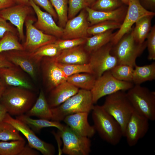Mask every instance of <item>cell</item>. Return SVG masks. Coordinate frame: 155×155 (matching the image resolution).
I'll use <instances>...</instances> for the list:
<instances>
[{
	"instance_id": "40",
	"label": "cell",
	"mask_w": 155,
	"mask_h": 155,
	"mask_svg": "<svg viewBox=\"0 0 155 155\" xmlns=\"http://www.w3.org/2000/svg\"><path fill=\"white\" fill-rule=\"evenodd\" d=\"M86 38H80L68 39L57 40L54 43L61 51L84 44Z\"/></svg>"
},
{
	"instance_id": "5",
	"label": "cell",
	"mask_w": 155,
	"mask_h": 155,
	"mask_svg": "<svg viewBox=\"0 0 155 155\" xmlns=\"http://www.w3.org/2000/svg\"><path fill=\"white\" fill-rule=\"evenodd\" d=\"M102 106L119 124L124 136L127 123L134 111L126 92L120 91L106 96Z\"/></svg>"
},
{
	"instance_id": "42",
	"label": "cell",
	"mask_w": 155,
	"mask_h": 155,
	"mask_svg": "<svg viewBox=\"0 0 155 155\" xmlns=\"http://www.w3.org/2000/svg\"><path fill=\"white\" fill-rule=\"evenodd\" d=\"M37 5L40 6L49 13L55 20L58 19L56 13L49 0H32Z\"/></svg>"
},
{
	"instance_id": "35",
	"label": "cell",
	"mask_w": 155,
	"mask_h": 155,
	"mask_svg": "<svg viewBox=\"0 0 155 155\" xmlns=\"http://www.w3.org/2000/svg\"><path fill=\"white\" fill-rule=\"evenodd\" d=\"M134 68L126 65L118 64L110 71L112 75L116 79L132 82Z\"/></svg>"
},
{
	"instance_id": "4",
	"label": "cell",
	"mask_w": 155,
	"mask_h": 155,
	"mask_svg": "<svg viewBox=\"0 0 155 155\" xmlns=\"http://www.w3.org/2000/svg\"><path fill=\"white\" fill-rule=\"evenodd\" d=\"M132 29L113 46L111 53L116 58L118 64L126 65L134 67L137 58L147 47V42L146 40L142 43L137 42L134 38Z\"/></svg>"
},
{
	"instance_id": "16",
	"label": "cell",
	"mask_w": 155,
	"mask_h": 155,
	"mask_svg": "<svg viewBox=\"0 0 155 155\" xmlns=\"http://www.w3.org/2000/svg\"><path fill=\"white\" fill-rule=\"evenodd\" d=\"M41 62L43 78L48 91H50L67 81V77L53 58L44 57Z\"/></svg>"
},
{
	"instance_id": "31",
	"label": "cell",
	"mask_w": 155,
	"mask_h": 155,
	"mask_svg": "<svg viewBox=\"0 0 155 155\" xmlns=\"http://www.w3.org/2000/svg\"><path fill=\"white\" fill-rule=\"evenodd\" d=\"M22 140H13L10 142H0V155H18L25 145Z\"/></svg>"
},
{
	"instance_id": "20",
	"label": "cell",
	"mask_w": 155,
	"mask_h": 155,
	"mask_svg": "<svg viewBox=\"0 0 155 155\" xmlns=\"http://www.w3.org/2000/svg\"><path fill=\"white\" fill-rule=\"evenodd\" d=\"M89 113L79 112L66 116L63 121L70 128L82 136L90 138L94 135L96 130L88 121Z\"/></svg>"
},
{
	"instance_id": "13",
	"label": "cell",
	"mask_w": 155,
	"mask_h": 155,
	"mask_svg": "<svg viewBox=\"0 0 155 155\" xmlns=\"http://www.w3.org/2000/svg\"><path fill=\"white\" fill-rule=\"evenodd\" d=\"M5 52L4 54L9 62L25 72L33 80H36L41 61L33 57L30 53L24 50Z\"/></svg>"
},
{
	"instance_id": "2",
	"label": "cell",
	"mask_w": 155,
	"mask_h": 155,
	"mask_svg": "<svg viewBox=\"0 0 155 155\" xmlns=\"http://www.w3.org/2000/svg\"><path fill=\"white\" fill-rule=\"evenodd\" d=\"M92 111L93 126L96 131L107 143L113 145L117 144L123 136L119 123L102 106H94Z\"/></svg>"
},
{
	"instance_id": "17",
	"label": "cell",
	"mask_w": 155,
	"mask_h": 155,
	"mask_svg": "<svg viewBox=\"0 0 155 155\" xmlns=\"http://www.w3.org/2000/svg\"><path fill=\"white\" fill-rule=\"evenodd\" d=\"M30 6L36 14L37 20L34 26L43 32L57 38L61 37L63 28L58 26L53 16L49 13L42 10L32 0H29Z\"/></svg>"
},
{
	"instance_id": "8",
	"label": "cell",
	"mask_w": 155,
	"mask_h": 155,
	"mask_svg": "<svg viewBox=\"0 0 155 155\" xmlns=\"http://www.w3.org/2000/svg\"><path fill=\"white\" fill-rule=\"evenodd\" d=\"M63 143L62 151L68 155H88L91 152V142L88 137L78 134L67 125L59 130Z\"/></svg>"
},
{
	"instance_id": "52",
	"label": "cell",
	"mask_w": 155,
	"mask_h": 155,
	"mask_svg": "<svg viewBox=\"0 0 155 155\" xmlns=\"http://www.w3.org/2000/svg\"><path fill=\"white\" fill-rule=\"evenodd\" d=\"M123 3L127 5H128L129 2V0H121Z\"/></svg>"
},
{
	"instance_id": "22",
	"label": "cell",
	"mask_w": 155,
	"mask_h": 155,
	"mask_svg": "<svg viewBox=\"0 0 155 155\" xmlns=\"http://www.w3.org/2000/svg\"><path fill=\"white\" fill-rule=\"evenodd\" d=\"M82 45L62 50L56 57L53 58L59 63L64 64H83L89 63L90 54Z\"/></svg>"
},
{
	"instance_id": "11",
	"label": "cell",
	"mask_w": 155,
	"mask_h": 155,
	"mask_svg": "<svg viewBox=\"0 0 155 155\" xmlns=\"http://www.w3.org/2000/svg\"><path fill=\"white\" fill-rule=\"evenodd\" d=\"M3 121L11 125L27 139L30 147L40 152L44 155H53L55 149L52 144L39 138L34 132L26 124L20 120L13 118L7 113Z\"/></svg>"
},
{
	"instance_id": "24",
	"label": "cell",
	"mask_w": 155,
	"mask_h": 155,
	"mask_svg": "<svg viewBox=\"0 0 155 155\" xmlns=\"http://www.w3.org/2000/svg\"><path fill=\"white\" fill-rule=\"evenodd\" d=\"M29 117L36 116L40 119L50 120L52 117L51 108L42 90L40 92L38 96L31 108L25 114Z\"/></svg>"
},
{
	"instance_id": "19",
	"label": "cell",
	"mask_w": 155,
	"mask_h": 155,
	"mask_svg": "<svg viewBox=\"0 0 155 155\" xmlns=\"http://www.w3.org/2000/svg\"><path fill=\"white\" fill-rule=\"evenodd\" d=\"M16 66L0 67V78L6 86L17 87L31 90L32 84Z\"/></svg>"
},
{
	"instance_id": "37",
	"label": "cell",
	"mask_w": 155,
	"mask_h": 155,
	"mask_svg": "<svg viewBox=\"0 0 155 155\" xmlns=\"http://www.w3.org/2000/svg\"><path fill=\"white\" fill-rule=\"evenodd\" d=\"M121 25V23L114 21H104L89 26L87 33L88 34L93 35L110 30L119 29Z\"/></svg>"
},
{
	"instance_id": "46",
	"label": "cell",
	"mask_w": 155,
	"mask_h": 155,
	"mask_svg": "<svg viewBox=\"0 0 155 155\" xmlns=\"http://www.w3.org/2000/svg\"><path fill=\"white\" fill-rule=\"evenodd\" d=\"M15 66L7 60L4 53L0 54V67H10Z\"/></svg>"
},
{
	"instance_id": "28",
	"label": "cell",
	"mask_w": 155,
	"mask_h": 155,
	"mask_svg": "<svg viewBox=\"0 0 155 155\" xmlns=\"http://www.w3.org/2000/svg\"><path fill=\"white\" fill-rule=\"evenodd\" d=\"M155 79V62L143 66L136 65L134 67L132 82L135 85H140L147 81Z\"/></svg>"
},
{
	"instance_id": "48",
	"label": "cell",
	"mask_w": 155,
	"mask_h": 155,
	"mask_svg": "<svg viewBox=\"0 0 155 155\" xmlns=\"http://www.w3.org/2000/svg\"><path fill=\"white\" fill-rule=\"evenodd\" d=\"M7 113L6 109L0 102V123L3 121Z\"/></svg>"
},
{
	"instance_id": "30",
	"label": "cell",
	"mask_w": 155,
	"mask_h": 155,
	"mask_svg": "<svg viewBox=\"0 0 155 155\" xmlns=\"http://www.w3.org/2000/svg\"><path fill=\"white\" fill-rule=\"evenodd\" d=\"M13 50L24 51V49L16 34L7 32L0 39V54Z\"/></svg>"
},
{
	"instance_id": "34",
	"label": "cell",
	"mask_w": 155,
	"mask_h": 155,
	"mask_svg": "<svg viewBox=\"0 0 155 155\" xmlns=\"http://www.w3.org/2000/svg\"><path fill=\"white\" fill-rule=\"evenodd\" d=\"M57 14L59 26L65 27L68 20V0H49Z\"/></svg>"
},
{
	"instance_id": "14",
	"label": "cell",
	"mask_w": 155,
	"mask_h": 155,
	"mask_svg": "<svg viewBox=\"0 0 155 155\" xmlns=\"http://www.w3.org/2000/svg\"><path fill=\"white\" fill-rule=\"evenodd\" d=\"M149 121L134 111L127 122L124 135L129 146L135 145L145 136L149 129Z\"/></svg>"
},
{
	"instance_id": "23",
	"label": "cell",
	"mask_w": 155,
	"mask_h": 155,
	"mask_svg": "<svg viewBox=\"0 0 155 155\" xmlns=\"http://www.w3.org/2000/svg\"><path fill=\"white\" fill-rule=\"evenodd\" d=\"M79 88L67 81L58 85L51 90L48 100L51 108L56 107L78 92Z\"/></svg>"
},
{
	"instance_id": "21",
	"label": "cell",
	"mask_w": 155,
	"mask_h": 155,
	"mask_svg": "<svg viewBox=\"0 0 155 155\" xmlns=\"http://www.w3.org/2000/svg\"><path fill=\"white\" fill-rule=\"evenodd\" d=\"M124 5L115 10L109 11H95L87 7L85 8L88 15L87 20L91 25L107 21H114L121 24L128 7Z\"/></svg>"
},
{
	"instance_id": "9",
	"label": "cell",
	"mask_w": 155,
	"mask_h": 155,
	"mask_svg": "<svg viewBox=\"0 0 155 155\" xmlns=\"http://www.w3.org/2000/svg\"><path fill=\"white\" fill-rule=\"evenodd\" d=\"M128 7L125 18L120 28L116 32L111 42L113 46L132 28L133 24L140 19L146 16L154 15L155 13L145 8L139 0H129Z\"/></svg>"
},
{
	"instance_id": "26",
	"label": "cell",
	"mask_w": 155,
	"mask_h": 155,
	"mask_svg": "<svg viewBox=\"0 0 155 155\" xmlns=\"http://www.w3.org/2000/svg\"><path fill=\"white\" fill-rule=\"evenodd\" d=\"M16 118L27 125L34 131L37 132L43 128L51 127H56L60 131L64 126L59 121L42 119H32L25 114L16 116Z\"/></svg>"
},
{
	"instance_id": "43",
	"label": "cell",
	"mask_w": 155,
	"mask_h": 155,
	"mask_svg": "<svg viewBox=\"0 0 155 155\" xmlns=\"http://www.w3.org/2000/svg\"><path fill=\"white\" fill-rule=\"evenodd\" d=\"M7 32H11L16 34V33L18 34L17 29L0 15V38Z\"/></svg>"
},
{
	"instance_id": "45",
	"label": "cell",
	"mask_w": 155,
	"mask_h": 155,
	"mask_svg": "<svg viewBox=\"0 0 155 155\" xmlns=\"http://www.w3.org/2000/svg\"><path fill=\"white\" fill-rule=\"evenodd\" d=\"M142 5L146 9L154 12L155 10V0H139Z\"/></svg>"
},
{
	"instance_id": "6",
	"label": "cell",
	"mask_w": 155,
	"mask_h": 155,
	"mask_svg": "<svg viewBox=\"0 0 155 155\" xmlns=\"http://www.w3.org/2000/svg\"><path fill=\"white\" fill-rule=\"evenodd\" d=\"M126 94L134 111L149 121L155 120V92L135 85Z\"/></svg>"
},
{
	"instance_id": "3",
	"label": "cell",
	"mask_w": 155,
	"mask_h": 155,
	"mask_svg": "<svg viewBox=\"0 0 155 155\" xmlns=\"http://www.w3.org/2000/svg\"><path fill=\"white\" fill-rule=\"evenodd\" d=\"M94 106L90 90L79 89L76 94L61 104L51 108V120L60 122L71 114L83 112L89 113Z\"/></svg>"
},
{
	"instance_id": "29",
	"label": "cell",
	"mask_w": 155,
	"mask_h": 155,
	"mask_svg": "<svg viewBox=\"0 0 155 155\" xmlns=\"http://www.w3.org/2000/svg\"><path fill=\"white\" fill-rule=\"evenodd\" d=\"M96 79L92 73H82L68 77L67 81L79 88L90 90L93 87Z\"/></svg>"
},
{
	"instance_id": "44",
	"label": "cell",
	"mask_w": 155,
	"mask_h": 155,
	"mask_svg": "<svg viewBox=\"0 0 155 155\" xmlns=\"http://www.w3.org/2000/svg\"><path fill=\"white\" fill-rule=\"evenodd\" d=\"M30 147L29 145H25L18 155H39L38 151Z\"/></svg>"
},
{
	"instance_id": "12",
	"label": "cell",
	"mask_w": 155,
	"mask_h": 155,
	"mask_svg": "<svg viewBox=\"0 0 155 155\" xmlns=\"http://www.w3.org/2000/svg\"><path fill=\"white\" fill-rule=\"evenodd\" d=\"M35 21L34 18L29 16L25 22L26 38L23 45L24 50L30 53L45 45L54 43L57 40L56 37L46 34L36 28L34 25Z\"/></svg>"
},
{
	"instance_id": "25",
	"label": "cell",
	"mask_w": 155,
	"mask_h": 155,
	"mask_svg": "<svg viewBox=\"0 0 155 155\" xmlns=\"http://www.w3.org/2000/svg\"><path fill=\"white\" fill-rule=\"evenodd\" d=\"M114 30H110L105 32L87 37L84 48L89 54L96 51L111 42L115 33Z\"/></svg>"
},
{
	"instance_id": "36",
	"label": "cell",
	"mask_w": 155,
	"mask_h": 155,
	"mask_svg": "<svg viewBox=\"0 0 155 155\" xmlns=\"http://www.w3.org/2000/svg\"><path fill=\"white\" fill-rule=\"evenodd\" d=\"M57 63L67 77L75 74L82 73L93 74L91 67L89 63L83 64H64L58 63Z\"/></svg>"
},
{
	"instance_id": "33",
	"label": "cell",
	"mask_w": 155,
	"mask_h": 155,
	"mask_svg": "<svg viewBox=\"0 0 155 155\" xmlns=\"http://www.w3.org/2000/svg\"><path fill=\"white\" fill-rule=\"evenodd\" d=\"M19 132L9 123L3 121L0 123V140L7 141L24 140Z\"/></svg>"
},
{
	"instance_id": "53",
	"label": "cell",
	"mask_w": 155,
	"mask_h": 155,
	"mask_svg": "<svg viewBox=\"0 0 155 155\" xmlns=\"http://www.w3.org/2000/svg\"></svg>"
},
{
	"instance_id": "39",
	"label": "cell",
	"mask_w": 155,
	"mask_h": 155,
	"mask_svg": "<svg viewBox=\"0 0 155 155\" xmlns=\"http://www.w3.org/2000/svg\"><path fill=\"white\" fill-rule=\"evenodd\" d=\"M68 20L71 19L82 10L88 7L86 0H68Z\"/></svg>"
},
{
	"instance_id": "41",
	"label": "cell",
	"mask_w": 155,
	"mask_h": 155,
	"mask_svg": "<svg viewBox=\"0 0 155 155\" xmlns=\"http://www.w3.org/2000/svg\"><path fill=\"white\" fill-rule=\"evenodd\" d=\"M147 47L148 54V57L150 60L155 59V26H152L146 38Z\"/></svg>"
},
{
	"instance_id": "50",
	"label": "cell",
	"mask_w": 155,
	"mask_h": 155,
	"mask_svg": "<svg viewBox=\"0 0 155 155\" xmlns=\"http://www.w3.org/2000/svg\"><path fill=\"white\" fill-rule=\"evenodd\" d=\"M6 88L0 78V99Z\"/></svg>"
},
{
	"instance_id": "38",
	"label": "cell",
	"mask_w": 155,
	"mask_h": 155,
	"mask_svg": "<svg viewBox=\"0 0 155 155\" xmlns=\"http://www.w3.org/2000/svg\"><path fill=\"white\" fill-rule=\"evenodd\" d=\"M124 4L121 0H96L90 7L95 11H109L115 10Z\"/></svg>"
},
{
	"instance_id": "18",
	"label": "cell",
	"mask_w": 155,
	"mask_h": 155,
	"mask_svg": "<svg viewBox=\"0 0 155 155\" xmlns=\"http://www.w3.org/2000/svg\"><path fill=\"white\" fill-rule=\"evenodd\" d=\"M85 9H84L77 16L68 20L63 28L61 36L62 39L87 37L89 25Z\"/></svg>"
},
{
	"instance_id": "1",
	"label": "cell",
	"mask_w": 155,
	"mask_h": 155,
	"mask_svg": "<svg viewBox=\"0 0 155 155\" xmlns=\"http://www.w3.org/2000/svg\"><path fill=\"white\" fill-rule=\"evenodd\" d=\"M36 96L31 90L17 87L6 88L0 102L11 115L19 116L26 113L36 101Z\"/></svg>"
},
{
	"instance_id": "15",
	"label": "cell",
	"mask_w": 155,
	"mask_h": 155,
	"mask_svg": "<svg viewBox=\"0 0 155 155\" xmlns=\"http://www.w3.org/2000/svg\"><path fill=\"white\" fill-rule=\"evenodd\" d=\"M32 9L30 6L17 4L0 10V15L16 27L19 38L22 41L25 38L24 25Z\"/></svg>"
},
{
	"instance_id": "51",
	"label": "cell",
	"mask_w": 155,
	"mask_h": 155,
	"mask_svg": "<svg viewBox=\"0 0 155 155\" xmlns=\"http://www.w3.org/2000/svg\"><path fill=\"white\" fill-rule=\"evenodd\" d=\"M88 7H90L96 0H86Z\"/></svg>"
},
{
	"instance_id": "49",
	"label": "cell",
	"mask_w": 155,
	"mask_h": 155,
	"mask_svg": "<svg viewBox=\"0 0 155 155\" xmlns=\"http://www.w3.org/2000/svg\"><path fill=\"white\" fill-rule=\"evenodd\" d=\"M16 3L30 6L29 0H13Z\"/></svg>"
},
{
	"instance_id": "10",
	"label": "cell",
	"mask_w": 155,
	"mask_h": 155,
	"mask_svg": "<svg viewBox=\"0 0 155 155\" xmlns=\"http://www.w3.org/2000/svg\"><path fill=\"white\" fill-rule=\"evenodd\" d=\"M113 46L110 42L90 54L89 63L96 78L118 65L116 58L111 53Z\"/></svg>"
},
{
	"instance_id": "47",
	"label": "cell",
	"mask_w": 155,
	"mask_h": 155,
	"mask_svg": "<svg viewBox=\"0 0 155 155\" xmlns=\"http://www.w3.org/2000/svg\"><path fill=\"white\" fill-rule=\"evenodd\" d=\"M13 0H0V10L16 5Z\"/></svg>"
},
{
	"instance_id": "7",
	"label": "cell",
	"mask_w": 155,
	"mask_h": 155,
	"mask_svg": "<svg viewBox=\"0 0 155 155\" xmlns=\"http://www.w3.org/2000/svg\"><path fill=\"white\" fill-rule=\"evenodd\" d=\"M132 82L119 80L114 78L110 71L105 72L96 78L90 90L93 102L96 103L102 97L120 91L128 90L133 86Z\"/></svg>"
},
{
	"instance_id": "32",
	"label": "cell",
	"mask_w": 155,
	"mask_h": 155,
	"mask_svg": "<svg viewBox=\"0 0 155 155\" xmlns=\"http://www.w3.org/2000/svg\"><path fill=\"white\" fill-rule=\"evenodd\" d=\"M61 51L54 42L43 46L30 53L34 58L41 61L44 57H56Z\"/></svg>"
},
{
	"instance_id": "27",
	"label": "cell",
	"mask_w": 155,
	"mask_h": 155,
	"mask_svg": "<svg viewBox=\"0 0 155 155\" xmlns=\"http://www.w3.org/2000/svg\"><path fill=\"white\" fill-rule=\"evenodd\" d=\"M154 16H144L135 23V27L132 31L134 38L137 42L142 43L145 41L151 29V21Z\"/></svg>"
}]
</instances>
